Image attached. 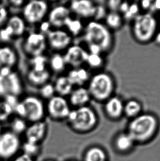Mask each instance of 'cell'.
I'll return each instance as SVG.
<instances>
[{
  "instance_id": "obj_8",
  "label": "cell",
  "mask_w": 160,
  "mask_h": 161,
  "mask_svg": "<svg viewBox=\"0 0 160 161\" xmlns=\"http://www.w3.org/2000/svg\"><path fill=\"white\" fill-rule=\"evenodd\" d=\"M48 10L47 4L43 1H31L26 4L23 11L26 21L34 24L40 22L45 16Z\"/></svg>"
},
{
  "instance_id": "obj_15",
  "label": "cell",
  "mask_w": 160,
  "mask_h": 161,
  "mask_svg": "<svg viewBox=\"0 0 160 161\" xmlns=\"http://www.w3.org/2000/svg\"><path fill=\"white\" fill-rule=\"evenodd\" d=\"M47 36L50 46L56 50L64 49L71 42L69 35L63 31H49Z\"/></svg>"
},
{
  "instance_id": "obj_37",
  "label": "cell",
  "mask_w": 160,
  "mask_h": 161,
  "mask_svg": "<svg viewBox=\"0 0 160 161\" xmlns=\"http://www.w3.org/2000/svg\"><path fill=\"white\" fill-rule=\"evenodd\" d=\"M13 36H14L13 31L8 25L0 31V39L2 41H8Z\"/></svg>"
},
{
  "instance_id": "obj_30",
  "label": "cell",
  "mask_w": 160,
  "mask_h": 161,
  "mask_svg": "<svg viewBox=\"0 0 160 161\" xmlns=\"http://www.w3.org/2000/svg\"><path fill=\"white\" fill-rule=\"evenodd\" d=\"M64 25L67 27L68 30L74 35H78L82 29V24L78 19H72L69 17L65 20Z\"/></svg>"
},
{
  "instance_id": "obj_17",
  "label": "cell",
  "mask_w": 160,
  "mask_h": 161,
  "mask_svg": "<svg viewBox=\"0 0 160 161\" xmlns=\"http://www.w3.org/2000/svg\"><path fill=\"white\" fill-rule=\"evenodd\" d=\"M69 9L63 6L56 7L51 11L49 14V23L55 27H61L65 20L70 17Z\"/></svg>"
},
{
  "instance_id": "obj_5",
  "label": "cell",
  "mask_w": 160,
  "mask_h": 161,
  "mask_svg": "<svg viewBox=\"0 0 160 161\" xmlns=\"http://www.w3.org/2000/svg\"><path fill=\"white\" fill-rule=\"evenodd\" d=\"M115 89V81L113 76L106 72H100L92 77L88 90L91 97L95 100L105 102L113 96Z\"/></svg>"
},
{
  "instance_id": "obj_20",
  "label": "cell",
  "mask_w": 160,
  "mask_h": 161,
  "mask_svg": "<svg viewBox=\"0 0 160 161\" xmlns=\"http://www.w3.org/2000/svg\"><path fill=\"white\" fill-rule=\"evenodd\" d=\"M67 78L72 85L81 86L88 80V73L84 68H78L69 72Z\"/></svg>"
},
{
  "instance_id": "obj_29",
  "label": "cell",
  "mask_w": 160,
  "mask_h": 161,
  "mask_svg": "<svg viewBox=\"0 0 160 161\" xmlns=\"http://www.w3.org/2000/svg\"><path fill=\"white\" fill-rule=\"evenodd\" d=\"M28 125L24 118H15L11 123V131L12 133L20 136L22 134H24Z\"/></svg>"
},
{
  "instance_id": "obj_47",
  "label": "cell",
  "mask_w": 160,
  "mask_h": 161,
  "mask_svg": "<svg viewBox=\"0 0 160 161\" xmlns=\"http://www.w3.org/2000/svg\"><path fill=\"white\" fill-rule=\"evenodd\" d=\"M150 13H153L155 12L160 11V0H156L152 2V8L150 10Z\"/></svg>"
},
{
  "instance_id": "obj_24",
  "label": "cell",
  "mask_w": 160,
  "mask_h": 161,
  "mask_svg": "<svg viewBox=\"0 0 160 161\" xmlns=\"http://www.w3.org/2000/svg\"><path fill=\"white\" fill-rule=\"evenodd\" d=\"M72 86L67 76H61L57 79L54 89L61 96H66L72 93Z\"/></svg>"
},
{
  "instance_id": "obj_39",
  "label": "cell",
  "mask_w": 160,
  "mask_h": 161,
  "mask_svg": "<svg viewBox=\"0 0 160 161\" xmlns=\"http://www.w3.org/2000/svg\"><path fill=\"white\" fill-rule=\"evenodd\" d=\"M107 13L105 11V8L102 6H96V11H95L94 17L96 19H99L105 17Z\"/></svg>"
},
{
  "instance_id": "obj_36",
  "label": "cell",
  "mask_w": 160,
  "mask_h": 161,
  "mask_svg": "<svg viewBox=\"0 0 160 161\" xmlns=\"http://www.w3.org/2000/svg\"><path fill=\"white\" fill-rule=\"evenodd\" d=\"M55 92L53 85L50 84H45L41 88V94L44 98H51L54 96Z\"/></svg>"
},
{
  "instance_id": "obj_41",
  "label": "cell",
  "mask_w": 160,
  "mask_h": 161,
  "mask_svg": "<svg viewBox=\"0 0 160 161\" xmlns=\"http://www.w3.org/2000/svg\"><path fill=\"white\" fill-rule=\"evenodd\" d=\"M8 17V11L3 4H0V26L2 25Z\"/></svg>"
},
{
  "instance_id": "obj_51",
  "label": "cell",
  "mask_w": 160,
  "mask_h": 161,
  "mask_svg": "<svg viewBox=\"0 0 160 161\" xmlns=\"http://www.w3.org/2000/svg\"><path fill=\"white\" fill-rule=\"evenodd\" d=\"M2 133V127H1V125L0 124V135Z\"/></svg>"
},
{
  "instance_id": "obj_49",
  "label": "cell",
  "mask_w": 160,
  "mask_h": 161,
  "mask_svg": "<svg viewBox=\"0 0 160 161\" xmlns=\"http://www.w3.org/2000/svg\"><path fill=\"white\" fill-rule=\"evenodd\" d=\"M12 5H14L15 6H20L23 3V1H11Z\"/></svg>"
},
{
  "instance_id": "obj_16",
  "label": "cell",
  "mask_w": 160,
  "mask_h": 161,
  "mask_svg": "<svg viewBox=\"0 0 160 161\" xmlns=\"http://www.w3.org/2000/svg\"><path fill=\"white\" fill-rule=\"evenodd\" d=\"M71 8L74 13L80 17L88 18L94 17L96 6L90 1L78 0L72 2Z\"/></svg>"
},
{
  "instance_id": "obj_28",
  "label": "cell",
  "mask_w": 160,
  "mask_h": 161,
  "mask_svg": "<svg viewBox=\"0 0 160 161\" xmlns=\"http://www.w3.org/2000/svg\"><path fill=\"white\" fill-rule=\"evenodd\" d=\"M7 25L12 28L13 34L15 36L22 35L25 30V24L24 20L17 15L10 18Z\"/></svg>"
},
{
  "instance_id": "obj_2",
  "label": "cell",
  "mask_w": 160,
  "mask_h": 161,
  "mask_svg": "<svg viewBox=\"0 0 160 161\" xmlns=\"http://www.w3.org/2000/svg\"><path fill=\"white\" fill-rule=\"evenodd\" d=\"M67 119L70 129L78 134L88 133L98 123L97 115L95 111L86 105L70 111Z\"/></svg>"
},
{
  "instance_id": "obj_9",
  "label": "cell",
  "mask_w": 160,
  "mask_h": 161,
  "mask_svg": "<svg viewBox=\"0 0 160 161\" xmlns=\"http://www.w3.org/2000/svg\"><path fill=\"white\" fill-rule=\"evenodd\" d=\"M50 117L55 120L67 119L70 109L67 101L62 96H53L50 98L47 106Z\"/></svg>"
},
{
  "instance_id": "obj_22",
  "label": "cell",
  "mask_w": 160,
  "mask_h": 161,
  "mask_svg": "<svg viewBox=\"0 0 160 161\" xmlns=\"http://www.w3.org/2000/svg\"><path fill=\"white\" fill-rule=\"evenodd\" d=\"M123 17L119 12H110L105 17V25L110 30H117L123 24Z\"/></svg>"
},
{
  "instance_id": "obj_18",
  "label": "cell",
  "mask_w": 160,
  "mask_h": 161,
  "mask_svg": "<svg viewBox=\"0 0 160 161\" xmlns=\"http://www.w3.org/2000/svg\"><path fill=\"white\" fill-rule=\"evenodd\" d=\"M70 94V103L72 105L79 107L86 106L91 98L88 90L84 87H79L72 92Z\"/></svg>"
},
{
  "instance_id": "obj_7",
  "label": "cell",
  "mask_w": 160,
  "mask_h": 161,
  "mask_svg": "<svg viewBox=\"0 0 160 161\" xmlns=\"http://www.w3.org/2000/svg\"><path fill=\"white\" fill-rule=\"evenodd\" d=\"M22 90V84L17 74L8 69L0 70V96H17Z\"/></svg>"
},
{
  "instance_id": "obj_48",
  "label": "cell",
  "mask_w": 160,
  "mask_h": 161,
  "mask_svg": "<svg viewBox=\"0 0 160 161\" xmlns=\"http://www.w3.org/2000/svg\"><path fill=\"white\" fill-rule=\"evenodd\" d=\"M154 40L156 44H157L158 45H160V31H157V33L154 36Z\"/></svg>"
},
{
  "instance_id": "obj_38",
  "label": "cell",
  "mask_w": 160,
  "mask_h": 161,
  "mask_svg": "<svg viewBox=\"0 0 160 161\" xmlns=\"http://www.w3.org/2000/svg\"><path fill=\"white\" fill-rule=\"evenodd\" d=\"M13 111H15L19 117L25 118L26 116V110L23 103H18L17 105L14 107Z\"/></svg>"
},
{
  "instance_id": "obj_26",
  "label": "cell",
  "mask_w": 160,
  "mask_h": 161,
  "mask_svg": "<svg viewBox=\"0 0 160 161\" xmlns=\"http://www.w3.org/2000/svg\"><path fill=\"white\" fill-rule=\"evenodd\" d=\"M134 142V140L128 133H123L117 136L115 144L119 150L125 152L132 148Z\"/></svg>"
},
{
  "instance_id": "obj_14",
  "label": "cell",
  "mask_w": 160,
  "mask_h": 161,
  "mask_svg": "<svg viewBox=\"0 0 160 161\" xmlns=\"http://www.w3.org/2000/svg\"><path fill=\"white\" fill-rule=\"evenodd\" d=\"M104 109L109 117L118 119L124 114V103L119 97L111 96L105 101Z\"/></svg>"
},
{
  "instance_id": "obj_42",
  "label": "cell",
  "mask_w": 160,
  "mask_h": 161,
  "mask_svg": "<svg viewBox=\"0 0 160 161\" xmlns=\"http://www.w3.org/2000/svg\"><path fill=\"white\" fill-rule=\"evenodd\" d=\"M6 100L4 101L6 102L8 105H10L11 107H12L14 110V107L16 106V105L18 104V100L17 96L12 95H9L5 97Z\"/></svg>"
},
{
  "instance_id": "obj_25",
  "label": "cell",
  "mask_w": 160,
  "mask_h": 161,
  "mask_svg": "<svg viewBox=\"0 0 160 161\" xmlns=\"http://www.w3.org/2000/svg\"><path fill=\"white\" fill-rule=\"evenodd\" d=\"M141 103L136 100H130L124 103V114L132 119L141 114Z\"/></svg>"
},
{
  "instance_id": "obj_4",
  "label": "cell",
  "mask_w": 160,
  "mask_h": 161,
  "mask_svg": "<svg viewBox=\"0 0 160 161\" xmlns=\"http://www.w3.org/2000/svg\"><path fill=\"white\" fill-rule=\"evenodd\" d=\"M84 39L88 45L99 46L103 53H108L113 47V36L110 30L105 24L97 20L91 21L87 25Z\"/></svg>"
},
{
  "instance_id": "obj_45",
  "label": "cell",
  "mask_w": 160,
  "mask_h": 161,
  "mask_svg": "<svg viewBox=\"0 0 160 161\" xmlns=\"http://www.w3.org/2000/svg\"><path fill=\"white\" fill-rule=\"evenodd\" d=\"M88 46L89 53L101 54L103 53L101 48L97 45H89Z\"/></svg>"
},
{
  "instance_id": "obj_21",
  "label": "cell",
  "mask_w": 160,
  "mask_h": 161,
  "mask_svg": "<svg viewBox=\"0 0 160 161\" xmlns=\"http://www.w3.org/2000/svg\"><path fill=\"white\" fill-rule=\"evenodd\" d=\"M83 161H106V153L102 148L92 146L84 152Z\"/></svg>"
},
{
  "instance_id": "obj_27",
  "label": "cell",
  "mask_w": 160,
  "mask_h": 161,
  "mask_svg": "<svg viewBox=\"0 0 160 161\" xmlns=\"http://www.w3.org/2000/svg\"><path fill=\"white\" fill-rule=\"evenodd\" d=\"M28 77L30 82L34 85H45L50 78V73L47 70L37 72L32 69L29 73Z\"/></svg>"
},
{
  "instance_id": "obj_10",
  "label": "cell",
  "mask_w": 160,
  "mask_h": 161,
  "mask_svg": "<svg viewBox=\"0 0 160 161\" xmlns=\"http://www.w3.org/2000/svg\"><path fill=\"white\" fill-rule=\"evenodd\" d=\"M26 110L25 118L31 123L42 120L45 110L42 103L35 96H28L22 102Z\"/></svg>"
},
{
  "instance_id": "obj_54",
  "label": "cell",
  "mask_w": 160,
  "mask_h": 161,
  "mask_svg": "<svg viewBox=\"0 0 160 161\" xmlns=\"http://www.w3.org/2000/svg\"></svg>"
},
{
  "instance_id": "obj_13",
  "label": "cell",
  "mask_w": 160,
  "mask_h": 161,
  "mask_svg": "<svg viewBox=\"0 0 160 161\" xmlns=\"http://www.w3.org/2000/svg\"><path fill=\"white\" fill-rule=\"evenodd\" d=\"M88 54L89 53L82 47L78 45H74L69 48L63 57L65 63L75 67H77L84 62H86Z\"/></svg>"
},
{
  "instance_id": "obj_40",
  "label": "cell",
  "mask_w": 160,
  "mask_h": 161,
  "mask_svg": "<svg viewBox=\"0 0 160 161\" xmlns=\"http://www.w3.org/2000/svg\"><path fill=\"white\" fill-rule=\"evenodd\" d=\"M122 1L119 0H111L108 2V7L110 12H119L120 6Z\"/></svg>"
},
{
  "instance_id": "obj_6",
  "label": "cell",
  "mask_w": 160,
  "mask_h": 161,
  "mask_svg": "<svg viewBox=\"0 0 160 161\" xmlns=\"http://www.w3.org/2000/svg\"><path fill=\"white\" fill-rule=\"evenodd\" d=\"M22 144L20 136L11 131L2 132L0 135V159H13L19 154Z\"/></svg>"
},
{
  "instance_id": "obj_1",
  "label": "cell",
  "mask_w": 160,
  "mask_h": 161,
  "mask_svg": "<svg viewBox=\"0 0 160 161\" xmlns=\"http://www.w3.org/2000/svg\"><path fill=\"white\" fill-rule=\"evenodd\" d=\"M157 118L150 113H143L132 119L128 128V134L134 142H145L154 135L158 127Z\"/></svg>"
},
{
  "instance_id": "obj_11",
  "label": "cell",
  "mask_w": 160,
  "mask_h": 161,
  "mask_svg": "<svg viewBox=\"0 0 160 161\" xmlns=\"http://www.w3.org/2000/svg\"><path fill=\"white\" fill-rule=\"evenodd\" d=\"M47 130V124L43 120L31 123L24 133L25 140L41 144L46 137Z\"/></svg>"
},
{
  "instance_id": "obj_50",
  "label": "cell",
  "mask_w": 160,
  "mask_h": 161,
  "mask_svg": "<svg viewBox=\"0 0 160 161\" xmlns=\"http://www.w3.org/2000/svg\"><path fill=\"white\" fill-rule=\"evenodd\" d=\"M43 31H48V23H44L41 26Z\"/></svg>"
},
{
  "instance_id": "obj_35",
  "label": "cell",
  "mask_w": 160,
  "mask_h": 161,
  "mask_svg": "<svg viewBox=\"0 0 160 161\" xmlns=\"http://www.w3.org/2000/svg\"><path fill=\"white\" fill-rule=\"evenodd\" d=\"M45 62L46 59L45 57L42 56V55L34 57L32 61L34 66L33 69L37 72H41L45 70Z\"/></svg>"
},
{
  "instance_id": "obj_53",
  "label": "cell",
  "mask_w": 160,
  "mask_h": 161,
  "mask_svg": "<svg viewBox=\"0 0 160 161\" xmlns=\"http://www.w3.org/2000/svg\"><path fill=\"white\" fill-rule=\"evenodd\" d=\"M76 161V160H75V159H69V160H67V161Z\"/></svg>"
},
{
  "instance_id": "obj_3",
  "label": "cell",
  "mask_w": 160,
  "mask_h": 161,
  "mask_svg": "<svg viewBox=\"0 0 160 161\" xmlns=\"http://www.w3.org/2000/svg\"><path fill=\"white\" fill-rule=\"evenodd\" d=\"M157 27L158 22L152 13H140L133 20L132 33L136 41L146 44L154 39Z\"/></svg>"
},
{
  "instance_id": "obj_23",
  "label": "cell",
  "mask_w": 160,
  "mask_h": 161,
  "mask_svg": "<svg viewBox=\"0 0 160 161\" xmlns=\"http://www.w3.org/2000/svg\"><path fill=\"white\" fill-rule=\"evenodd\" d=\"M41 144H36L25 140L22 144V153L34 159H36L41 153Z\"/></svg>"
},
{
  "instance_id": "obj_46",
  "label": "cell",
  "mask_w": 160,
  "mask_h": 161,
  "mask_svg": "<svg viewBox=\"0 0 160 161\" xmlns=\"http://www.w3.org/2000/svg\"><path fill=\"white\" fill-rule=\"evenodd\" d=\"M130 4V3L129 2H126V1H123V2L122 1L120 6L119 12L121 13L122 15L124 14L128 11Z\"/></svg>"
},
{
  "instance_id": "obj_52",
  "label": "cell",
  "mask_w": 160,
  "mask_h": 161,
  "mask_svg": "<svg viewBox=\"0 0 160 161\" xmlns=\"http://www.w3.org/2000/svg\"><path fill=\"white\" fill-rule=\"evenodd\" d=\"M55 161V160H53V159H45V160H44V161Z\"/></svg>"
},
{
  "instance_id": "obj_19",
  "label": "cell",
  "mask_w": 160,
  "mask_h": 161,
  "mask_svg": "<svg viewBox=\"0 0 160 161\" xmlns=\"http://www.w3.org/2000/svg\"><path fill=\"white\" fill-rule=\"evenodd\" d=\"M15 52L9 47H0V69L4 67L11 68L17 62Z\"/></svg>"
},
{
  "instance_id": "obj_43",
  "label": "cell",
  "mask_w": 160,
  "mask_h": 161,
  "mask_svg": "<svg viewBox=\"0 0 160 161\" xmlns=\"http://www.w3.org/2000/svg\"><path fill=\"white\" fill-rule=\"evenodd\" d=\"M152 2H153V1H151V0L142 1L140 3L139 6L141 7V8L143 9L144 10L150 11L152 8Z\"/></svg>"
},
{
  "instance_id": "obj_44",
  "label": "cell",
  "mask_w": 160,
  "mask_h": 161,
  "mask_svg": "<svg viewBox=\"0 0 160 161\" xmlns=\"http://www.w3.org/2000/svg\"><path fill=\"white\" fill-rule=\"evenodd\" d=\"M11 161H35V160L27 156L26 155H24L23 153H20L17 155Z\"/></svg>"
},
{
  "instance_id": "obj_32",
  "label": "cell",
  "mask_w": 160,
  "mask_h": 161,
  "mask_svg": "<svg viewBox=\"0 0 160 161\" xmlns=\"http://www.w3.org/2000/svg\"><path fill=\"white\" fill-rule=\"evenodd\" d=\"M13 109L6 102H0V122L8 119L13 113Z\"/></svg>"
},
{
  "instance_id": "obj_34",
  "label": "cell",
  "mask_w": 160,
  "mask_h": 161,
  "mask_svg": "<svg viewBox=\"0 0 160 161\" xmlns=\"http://www.w3.org/2000/svg\"><path fill=\"white\" fill-rule=\"evenodd\" d=\"M86 62L91 67L98 68L102 67L104 63V60L101 54H92L89 53Z\"/></svg>"
},
{
  "instance_id": "obj_33",
  "label": "cell",
  "mask_w": 160,
  "mask_h": 161,
  "mask_svg": "<svg viewBox=\"0 0 160 161\" xmlns=\"http://www.w3.org/2000/svg\"><path fill=\"white\" fill-rule=\"evenodd\" d=\"M141 7L137 3H132L130 4L128 11L122 15L123 19L126 20H133L140 14Z\"/></svg>"
},
{
  "instance_id": "obj_31",
  "label": "cell",
  "mask_w": 160,
  "mask_h": 161,
  "mask_svg": "<svg viewBox=\"0 0 160 161\" xmlns=\"http://www.w3.org/2000/svg\"><path fill=\"white\" fill-rule=\"evenodd\" d=\"M51 66L56 72H61L64 70L65 66V62L63 56L59 54H54L51 59Z\"/></svg>"
},
{
  "instance_id": "obj_12",
  "label": "cell",
  "mask_w": 160,
  "mask_h": 161,
  "mask_svg": "<svg viewBox=\"0 0 160 161\" xmlns=\"http://www.w3.org/2000/svg\"><path fill=\"white\" fill-rule=\"evenodd\" d=\"M46 46L45 36L41 33H33L26 38L24 48L26 53L34 57L42 55Z\"/></svg>"
}]
</instances>
